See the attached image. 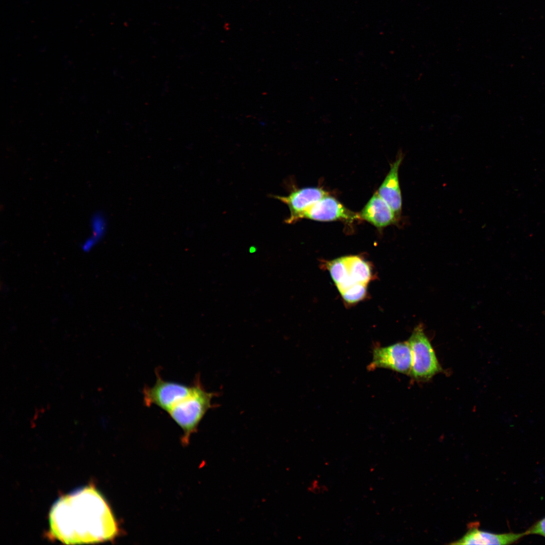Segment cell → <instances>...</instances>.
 I'll list each match as a JSON object with an SVG mask.
<instances>
[{
	"instance_id": "13",
	"label": "cell",
	"mask_w": 545,
	"mask_h": 545,
	"mask_svg": "<svg viewBox=\"0 0 545 545\" xmlns=\"http://www.w3.org/2000/svg\"><path fill=\"white\" fill-rule=\"evenodd\" d=\"M367 285L356 283L340 293L344 300L348 303H357L362 300L367 293Z\"/></svg>"
},
{
	"instance_id": "1",
	"label": "cell",
	"mask_w": 545,
	"mask_h": 545,
	"mask_svg": "<svg viewBox=\"0 0 545 545\" xmlns=\"http://www.w3.org/2000/svg\"><path fill=\"white\" fill-rule=\"evenodd\" d=\"M49 533L66 544L112 540L119 533L117 522L103 497L92 486L65 495L49 515Z\"/></svg>"
},
{
	"instance_id": "9",
	"label": "cell",
	"mask_w": 545,
	"mask_h": 545,
	"mask_svg": "<svg viewBox=\"0 0 545 545\" xmlns=\"http://www.w3.org/2000/svg\"><path fill=\"white\" fill-rule=\"evenodd\" d=\"M403 156L399 154L391 166L390 170L377 191L380 197L390 206L399 219L402 211V195L399 181V169Z\"/></svg>"
},
{
	"instance_id": "12",
	"label": "cell",
	"mask_w": 545,
	"mask_h": 545,
	"mask_svg": "<svg viewBox=\"0 0 545 545\" xmlns=\"http://www.w3.org/2000/svg\"><path fill=\"white\" fill-rule=\"evenodd\" d=\"M90 226L91 235L89 237L97 243L105 234L107 229L106 219L101 213H95L91 219Z\"/></svg>"
},
{
	"instance_id": "5",
	"label": "cell",
	"mask_w": 545,
	"mask_h": 545,
	"mask_svg": "<svg viewBox=\"0 0 545 545\" xmlns=\"http://www.w3.org/2000/svg\"><path fill=\"white\" fill-rule=\"evenodd\" d=\"M412 364L411 351L408 342H400L373 351L370 370L386 368L405 374H410Z\"/></svg>"
},
{
	"instance_id": "10",
	"label": "cell",
	"mask_w": 545,
	"mask_h": 545,
	"mask_svg": "<svg viewBox=\"0 0 545 545\" xmlns=\"http://www.w3.org/2000/svg\"><path fill=\"white\" fill-rule=\"evenodd\" d=\"M359 214L360 219L378 228L395 224L398 219L392 208L377 192Z\"/></svg>"
},
{
	"instance_id": "14",
	"label": "cell",
	"mask_w": 545,
	"mask_h": 545,
	"mask_svg": "<svg viewBox=\"0 0 545 545\" xmlns=\"http://www.w3.org/2000/svg\"><path fill=\"white\" fill-rule=\"evenodd\" d=\"M525 532L526 535L536 534L545 537V517L535 522Z\"/></svg>"
},
{
	"instance_id": "6",
	"label": "cell",
	"mask_w": 545,
	"mask_h": 545,
	"mask_svg": "<svg viewBox=\"0 0 545 545\" xmlns=\"http://www.w3.org/2000/svg\"><path fill=\"white\" fill-rule=\"evenodd\" d=\"M320 222L343 221L352 222L360 219L359 214L347 209L340 202L329 195L308 207L301 219Z\"/></svg>"
},
{
	"instance_id": "11",
	"label": "cell",
	"mask_w": 545,
	"mask_h": 545,
	"mask_svg": "<svg viewBox=\"0 0 545 545\" xmlns=\"http://www.w3.org/2000/svg\"><path fill=\"white\" fill-rule=\"evenodd\" d=\"M344 257L347 266L349 284L359 283L367 285L372 277L369 264L358 255Z\"/></svg>"
},
{
	"instance_id": "4",
	"label": "cell",
	"mask_w": 545,
	"mask_h": 545,
	"mask_svg": "<svg viewBox=\"0 0 545 545\" xmlns=\"http://www.w3.org/2000/svg\"><path fill=\"white\" fill-rule=\"evenodd\" d=\"M153 386H145L143 390V403L147 407L155 405L168 412L172 407L191 392L192 385L164 380L157 370Z\"/></svg>"
},
{
	"instance_id": "3",
	"label": "cell",
	"mask_w": 545,
	"mask_h": 545,
	"mask_svg": "<svg viewBox=\"0 0 545 545\" xmlns=\"http://www.w3.org/2000/svg\"><path fill=\"white\" fill-rule=\"evenodd\" d=\"M407 342L412 354L410 373L412 376L425 380L441 371V366L421 324L414 328Z\"/></svg>"
},
{
	"instance_id": "2",
	"label": "cell",
	"mask_w": 545,
	"mask_h": 545,
	"mask_svg": "<svg viewBox=\"0 0 545 545\" xmlns=\"http://www.w3.org/2000/svg\"><path fill=\"white\" fill-rule=\"evenodd\" d=\"M190 394L175 405L168 412L170 417L183 431L181 439L184 445L188 444L191 435L197 430L198 425L206 412L213 407L211 401L216 394L207 392L201 384L199 375L192 383Z\"/></svg>"
},
{
	"instance_id": "8",
	"label": "cell",
	"mask_w": 545,
	"mask_h": 545,
	"mask_svg": "<svg viewBox=\"0 0 545 545\" xmlns=\"http://www.w3.org/2000/svg\"><path fill=\"white\" fill-rule=\"evenodd\" d=\"M478 525L477 522H472L469 524L466 534L462 538L450 544H510L517 542L526 535L525 532L497 534L482 531L478 529Z\"/></svg>"
},
{
	"instance_id": "7",
	"label": "cell",
	"mask_w": 545,
	"mask_h": 545,
	"mask_svg": "<svg viewBox=\"0 0 545 545\" xmlns=\"http://www.w3.org/2000/svg\"><path fill=\"white\" fill-rule=\"evenodd\" d=\"M328 195L327 191L321 188L306 187L295 189L287 196H274V197L288 206L290 216L285 222L287 224H293L301 219L303 213L308 207Z\"/></svg>"
}]
</instances>
